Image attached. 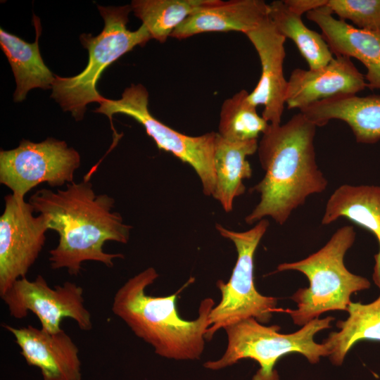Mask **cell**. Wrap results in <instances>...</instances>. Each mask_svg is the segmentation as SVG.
<instances>
[{"instance_id":"ac0fdd59","label":"cell","mask_w":380,"mask_h":380,"mask_svg":"<svg viewBox=\"0 0 380 380\" xmlns=\"http://www.w3.org/2000/svg\"><path fill=\"white\" fill-rule=\"evenodd\" d=\"M346 218L372 232L378 241L373 280L380 289V186L344 184L331 194L321 224L328 225Z\"/></svg>"},{"instance_id":"7402d4cb","label":"cell","mask_w":380,"mask_h":380,"mask_svg":"<svg viewBox=\"0 0 380 380\" xmlns=\"http://www.w3.org/2000/svg\"><path fill=\"white\" fill-rule=\"evenodd\" d=\"M269 17L277 30L291 39L307 61L309 69L327 65L334 58L322 34L308 28L301 15L291 11L283 1L268 4Z\"/></svg>"},{"instance_id":"8fae6325","label":"cell","mask_w":380,"mask_h":380,"mask_svg":"<svg viewBox=\"0 0 380 380\" xmlns=\"http://www.w3.org/2000/svg\"><path fill=\"white\" fill-rule=\"evenodd\" d=\"M0 217V296L26 274L35 262L49 230L46 219L24 198L13 194L4 197Z\"/></svg>"},{"instance_id":"8992f818","label":"cell","mask_w":380,"mask_h":380,"mask_svg":"<svg viewBox=\"0 0 380 380\" xmlns=\"http://www.w3.org/2000/svg\"><path fill=\"white\" fill-rule=\"evenodd\" d=\"M332 317L315 319L291 334H281L279 325L265 326L251 317L229 325L224 329L227 346L222 356L204 363V367L218 370L245 358L255 360L260 369L252 380H279L274 367L282 356L293 353L304 355L311 363H317L321 357L329 356V348L325 343H317V333L330 328Z\"/></svg>"},{"instance_id":"30bf717a","label":"cell","mask_w":380,"mask_h":380,"mask_svg":"<svg viewBox=\"0 0 380 380\" xmlns=\"http://www.w3.org/2000/svg\"><path fill=\"white\" fill-rule=\"evenodd\" d=\"M0 296L11 317L23 319L31 312L39 320L41 329L50 334L63 329V318L73 319L81 330L93 328L91 313L84 305L83 288L75 283L65 281L51 288L40 274L32 281L25 277Z\"/></svg>"},{"instance_id":"7c38bea8","label":"cell","mask_w":380,"mask_h":380,"mask_svg":"<svg viewBox=\"0 0 380 380\" xmlns=\"http://www.w3.org/2000/svg\"><path fill=\"white\" fill-rule=\"evenodd\" d=\"M245 34L255 47L261 63L260 78L249 93V100L256 107L263 106L262 117L269 124L281 125L288 84L283 71L286 38L269 16Z\"/></svg>"},{"instance_id":"5bb4252c","label":"cell","mask_w":380,"mask_h":380,"mask_svg":"<svg viewBox=\"0 0 380 380\" xmlns=\"http://www.w3.org/2000/svg\"><path fill=\"white\" fill-rule=\"evenodd\" d=\"M366 87L365 76L351 59L336 56L320 68L294 69L288 80L285 102L289 109L300 110L335 96L356 94Z\"/></svg>"},{"instance_id":"cb8c5ba5","label":"cell","mask_w":380,"mask_h":380,"mask_svg":"<svg viewBox=\"0 0 380 380\" xmlns=\"http://www.w3.org/2000/svg\"><path fill=\"white\" fill-rule=\"evenodd\" d=\"M249 93L242 89L226 99L221 107L218 134L231 141L258 139L269 123L259 115L249 100Z\"/></svg>"},{"instance_id":"6da1fadb","label":"cell","mask_w":380,"mask_h":380,"mask_svg":"<svg viewBox=\"0 0 380 380\" xmlns=\"http://www.w3.org/2000/svg\"><path fill=\"white\" fill-rule=\"evenodd\" d=\"M28 202L46 219L49 229L58 234V245L49 252L53 270L65 268L77 276L85 261L112 267L115 259L123 258L122 254L106 253L103 248L108 241L127 243L132 227L113 211L112 197L95 193L89 179L68 184L65 190H38Z\"/></svg>"},{"instance_id":"5b68a950","label":"cell","mask_w":380,"mask_h":380,"mask_svg":"<svg viewBox=\"0 0 380 380\" xmlns=\"http://www.w3.org/2000/svg\"><path fill=\"white\" fill-rule=\"evenodd\" d=\"M104 21L102 32L96 37L83 34L80 41L88 50L89 60L86 68L78 75L63 77L55 75L51 97L64 111H69L75 120L83 118L86 106L91 102L104 100L96 83L107 67L137 46H144L151 39L143 24L135 31L127 29L130 5L122 6H98Z\"/></svg>"},{"instance_id":"603a6c76","label":"cell","mask_w":380,"mask_h":380,"mask_svg":"<svg viewBox=\"0 0 380 380\" xmlns=\"http://www.w3.org/2000/svg\"><path fill=\"white\" fill-rule=\"evenodd\" d=\"M215 0H134L132 11L142 21L151 39L164 43L190 15Z\"/></svg>"},{"instance_id":"484cf974","label":"cell","mask_w":380,"mask_h":380,"mask_svg":"<svg viewBox=\"0 0 380 380\" xmlns=\"http://www.w3.org/2000/svg\"><path fill=\"white\" fill-rule=\"evenodd\" d=\"M284 2L291 11L302 16L305 13L326 6L327 0H284Z\"/></svg>"},{"instance_id":"d4e9b609","label":"cell","mask_w":380,"mask_h":380,"mask_svg":"<svg viewBox=\"0 0 380 380\" xmlns=\"http://www.w3.org/2000/svg\"><path fill=\"white\" fill-rule=\"evenodd\" d=\"M326 6L340 20H349L358 29L380 32V0H327Z\"/></svg>"},{"instance_id":"4fadbf2b","label":"cell","mask_w":380,"mask_h":380,"mask_svg":"<svg viewBox=\"0 0 380 380\" xmlns=\"http://www.w3.org/2000/svg\"><path fill=\"white\" fill-rule=\"evenodd\" d=\"M3 327L15 338L26 362L39 369L43 380H82L79 349L63 329L50 334L32 325Z\"/></svg>"},{"instance_id":"ba28073f","label":"cell","mask_w":380,"mask_h":380,"mask_svg":"<svg viewBox=\"0 0 380 380\" xmlns=\"http://www.w3.org/2000/svg\"><path fill=\"white\" fill-rule=\"evenodd\" d=\"M94 112L106 115L110 120L113 138H120L113 125V115L122 113L134 118L146 129L158 148L172 153L190 165L199 177L203 191L212 196L215 189L214 152L217 132L191 137L179 132L157 120L149 111L148 93L141 84H131L118 100L105 98Z\"/></svg>"},{"instance_id":"d6986e66","label":"cell","mask_w":380,"mask_h":380,"mask_svg":"<svg viewBox=\"0 0 380 380\" xmlns=\"http://www.w3.org/2000/svg\"><path fill=\"white\" fill-rule=\"evenodd\" d=\"M36 38L28 43L15 34L0 29V46L11 65L16 82L13 100L25 99L34 88L51 89L55 76L44 63L39 51V37L42 33L39 18L33 15Z\"/></svg>"},{"instance_id":"e0dca14e","label":"cell","mask_w":380,"mask_h":380,"mask_svg":"<svg viewBox=\"0 0 380 380\" xmlns=\"http://www.w3.org/2000/svg\"><path fill=\"white\" fill-rule=\"evenodd\" d=\"M300 112L317 127L334 119L346 122L358 143L374 144L380 140V95H338Z\"/></svg>"},{"instance_id":"9a60e30c","label":"cell","mask_w":380,"mask_h":380,"mask_svg":"<svg viewBox=\"0 0 380 380\" xmlns=\"http://www.w3.org/2000/svg\"><path fill=\"white\" fill-rule=\"evenodd\" d=\"M332 14L324 6L308 12L306 16L321 29L332 54L360 61L367 70V87L380 89V32L358 29Z\"/></svg>"},{"instance_id":"7a4b0ae2","label":"cell","mask_w":380,"mask_h":380,"mask_svg":"<svg viewBox=\"0 0 380 380\" xmlns=\"http://www.w3.org/2000/svg\"><path fill=\"white\" fill-rule=\"evenodd\" d=\"M316 129L300 112L284 125L269 124L257 150L265 174L251 189L260 199L245 217L248 224L270 217L283 225L308 197L327 189L328 181L316 160Z\"/></svg>"},{"instance_id":"277c9868","label":"cell","mask_w":380,"mask_h":380,"mask_svg":"<svg viewBox=\"0 0 380 380\" xmlns=\"http://www.w3.org/2000/svg\"><path fill=\"white\" fill-rule=\"evenodd\" d=\"M355 236L353 226H343L317 252L278 265V272L298 271L309 281L308 287L298 289L291 298L297 305L288 310L295 324L303 327L325 312L346 310L353 293L370 287L367 279L351 273L345 266V255Z\"/></svg>"},{"instance_id":"2e32d148","label":"cell","mask_w":380,"mask_h":380,"mask_svg":"<svg viewBox=\"0 0 380 380\" xmlns=\"http://www.w3.org/2000/svg\"><path fill=\"white\" fill-rule=\"evenodd\" d=\"M268 16V4L262 0H215L190 15L170 37L184 39L204 32L230 31L246 34Z\"/></svg>"},{"instance_id":"9c48e42d","label":"cell","mask_w":380,"mask_h":380,"mask_svg":"<svg viewBox=\"0 0 380 380\" xmlns=\"http://www.w3.org/2000/svg\"><path fill=\"white\" fill-rule=\"evenodd\" d=\"M80 156L64 141L47 138L34 143L22 139L18 147L0 151V182L24 198L35 186H60L73 182Z\"/></svg>"},{"instance_id":"3957f363","label":"cell","mask_w":380,"mask_h":380,"mask_svg":"<svg viewBox=\"0 0 380 380\" xmlns=\"http://www.w3.org/2000/svg\"><path fill=\"white\" fill-rule=\"evenodd\" d=\"M158 277L156 270L150 267L129 279L115 292L112 311L137 337L151 345L157 355L176 360H198L204 350L209 315L215 301L204 298L195 319H182L176 300L192 280L170 296L148 295L147 287Z\"/></svg>"},{"instance_id":"52a82bcc","label":"cell","mask_w":380,"mask_h":380,"mask_svg":"<svg viewBox=\"0 0 380 380\" xmlns=\"http://www.w3.org/2000/svg\"><path fill=\"white\" fill-rule=\"evenodd\" d=\"M269 224L264 218L253 228L239 232L216 224L220 234L234 244L237 260L229 281L216 283L221 300L210 313L206 340L212 339L220 329L245 319L253 317L262 324L267 323L276 310L277 299L260 294L254 284V255Z\"/></svg>"},{"instance_id":"ffe728a7","label":"cell","mask_w":380,"mask_h":380,"mask_svg":"<svg viewBox=\"0 0 380 380\" xmlns=\"http://www.w3.org/2000/svg\"><path fill=\"white\" fill-rule=\"evenodd\" d=\"M258 146V139L231 141L217 132L214 152L216 184L213 197L227 213L232 211L234 198L246 191L243 180L252 175L246 158L254 154Z\"/></svg>"},{"instance_id":"44dd1931","label":"cell","mask_w":380,"mask_h":380,"mask_svg":"<svg viewBox=\"0 0 380 380\" xmlns=\"http://www.w3.org/2000/svg\"><path fill=\"white\" fill-rule=\"evenodd\" d=\"M346 311L348 318L336 322L340 331L330 333L324 341L329 348V358L336 365L343 363L347 353L358 341H380V296L368 304L350 302Z\"/></svg>"}]
</instances>
